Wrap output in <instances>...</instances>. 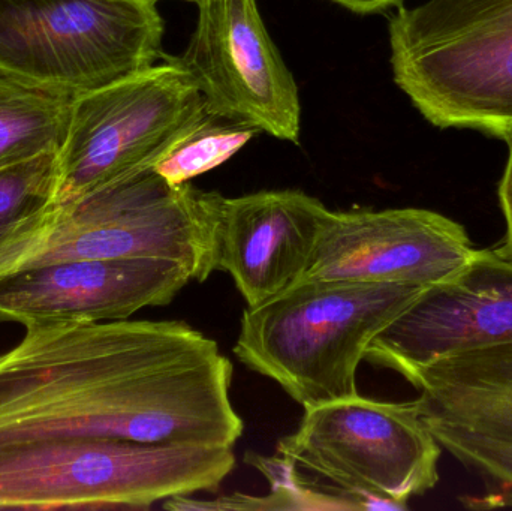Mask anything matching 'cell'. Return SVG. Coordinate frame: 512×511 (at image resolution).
Here are the masks:
<instances>
[{
    "label": "cell",
    "instance_id": "cell-1",
    "mask_svg": "<svg viewBox=\"0 0 512 511\" xmlns=\"http://www.w3.org/2000/svg\"><path fill=\"white\" fill-rule=\"evenodd\" d=\"M233 365L183 321L26 326L0 354V444L122 438L234 447Z\"/></svg>",
    "mask_w": 512,
    "mask_h": 511
},
{
    "label": "cell",
    "instance_id": "cell-2",
    "mask_svg": "<svg viewBox=\"0 0 512 511\" xmlns=\"http://www.w3.org/2000/svg\"><path fill=\"white\" fill-rule=\"evenodd\" d=\"M221 198L173 185L152 167L135 171L0 237V276L59 261L158 258L204 282L216 272Z\"/></svg>",
    "mask_w": 512,
    "mask_h": 511
},
{
    "label": "cell",
    "instance_id": "cell-3",
    "mask_svg": "<svg viewBox=\"0 0 512 511\" xmlns=\"http://www.w3.org/2000/svg\"><path fill=\"white\" fill-rule=\"evenodd\" d=\"M423 290L300 279L246 308L234 354L304 410L358 395L357 371L367 348Z\"/></svg>",
    "mask_w": 512,
    "mask_h": 511
},
{
    "label": "cell",
    "instance_id": "cell-4",
    "mask_svg": "<svg viewBox=\"0 0 512 511\" xmlns=\"http://www.w3.org/2000/svg\"><path fill=\"white\" fill-rule=\"evenodd\" d=\"M236 467L233 447L122 438L0 444V510H149L216 492Z\"/></svg>",
    "mask_w": 512,
    "mask_h": 511
},
{
    "label": "cell",
    "instance_id": "cell-5",
    "mask_svg": "<svg viewBox=\"0 0 512 511\" xmlns=\"http://www.w3.org/2000/svg\"><path fill=\"white\" fill-rule=\"evenodd\" d=\"M397 86L438 128L512 132V0H427L390 18Z\"/></svg>",
    "mask_w": 512,
    "mask_h": 511
},
{
    "label": "cell",
    "instance_id": "cell-6",
    "mask_svg": "<svg viewBox=\"0 0 512 511\" xmlns=\"http://www.w3.org/2000/svg\"><path fill=\"white\" fill-rule=\"evenodd\" d=\"M162 36L156 0H0V72L74 95L164 59Z\"/></svg>",
    "mask_w": 512,
    "mask_h": 511
},
{
    "label": "cell",
    "instance_id": "cell-7",
    "mask_svg": "<svg viewBox=\"0 0 512 511\" xmlns=\"http://www.w3.org/2000/svg\"><path fill=\"white\" fill-rule=\"evenodd\" d=\"M276 452L367 510H406L438 485L442 447L414 401L355 395L304 410Z\"/></svg>",
    "mask_w": 512,
    "mask_h": 511
},
{
    "label": "cell",
    "instance_id": "cell-8",
    "mask_svg": "<svg viewBox=\"0 0 512 511\" xmlns=\"http://www.w3.org/2000/svg\"><path fill=\"white\" fill-rule=\"evenodd\" d=\"M164 60L74 96L57 152L56 204L153 167L206 116L203 96L188 72L174 57Z\"/></svg>",
    "mask_w": 512,
    "mask_h": 511
},
{
    "label": "cell",
    "instance_id": "cell-9",
    "mask_svg": "<svg viewBox=\"0 0 512 511\" xmlns=\"http://www.w3.org/2000/svg\"><path fill=\"white\" fill-rule=\"evenodd\" d=\"M197 27L174 57L210 116L297 143V84L267 32L256 0H195Z\"/></svg>",
    "mask_w": 512,
    "mask_h": 511
},
{
    "label": "cell",
    "instance_id": "cell-10",
    "mask_svg": "<svg viewBox=\"0 0 512 511\" xmlns=\"http://www.w3.org/2000/svg\"><path fill=\"white\" fill-rule=\"evenodd\" d=\"M477 251L462 224L433 210H330L301 279L429 288L462 272Z\"/></svg>",
    "mask_w": 512,
    "mask_h": 511
},
{
    "label": "cell",
    "instance_id": "cell-11",
    "mask_svg": "<svg viewBox=\"0 0 512 511\" xmlns=\"http://www.w3.org/2000/svg\"><path fill=\"white\" fill-rule=\"evenodd\" d=\"M512 342V261L478 249L471 263L420 296L391 321L364 360L403 378L436 360Z\"/></svg>",
    "mask_w": 512,
    "mask_h": 511
},
{
    "label": "cell",
    "instance_id": "cell-12",
    "mask_svg": "<svg viewBox=\"0 0 512 511\" xmlns=\"http://www.w3.org/2000/svg\"><path fill=\"white\" fill-rule=\"evenodd\" d=\"M192 281L176 261L96 258L0 276V323H104L165 306Z\"/></svg>",
    "mask_w": 512,
    "mask_h": 511
},
{
    "label": "cell",
    "instance_id": "cell-13",
    "mask_svg": "<svg viewBox=\"0 0 512 511\" xmlns=\"http://www.w3.org/2000/svg\"><path fill=\"white\" fill-rule=\"evenodd\" d=\"M330 210L301 191L222 195L216 270L228 273L249 308L300 281Z\"/></svg>",
    "mask_w": 512,
    "mask_h": 511
},
{
    "label": "cell",
    "instance_id": "cell-14",
    "mask_svg": "<svg viewBox=\"0 0 512 511\" xmlns=\"http://www.w3.org/2000/svg\"><path fill=\"white\" fill-rule=\"evenodd\" d=\"M426 423L512 443V342L436 360L405 378Z\"/></svg>",
    "mask_w": 512,
    "mask_h": 511
},
{
    "label": "cell",
    "instance_id": "cell-15",
    "mask_svg": "<svg viewBox=\"0 0 512 511\" xmlns=\"http://www.w3.org/2000/svg\"><path fill=\"white\" fill-rule=\"evenodd\" d=\"M74 96L0 72V167L59 152Z\"/></svg>",
    "mask_w": 512,
    "mask_h": 511
},
{
    "label": "cell",
    "instance_id": "cell-16",
    "mask_svg": "<svg viewBox=\"0 0 512 511\" xmlns=\"http://www.w3.org/2000/svg\"><path fill=\"white\" fill-rule=\"evenodd\" d=\"M249 464L264 474L270 482L271 494L267 497H249L234 494L212 503L191 501L192 510H367L358 498L334 491L330 486L319 485L306 479L303 473L286 459L264 458L249 455Z\"/></svg>",
    "mask_w": 512,
    "mask_h": 511
},
{
    "label": "cell",
    "instance_id": "cell-17",
    "mask_svg": "<svg viewBox=\"0 0 512 511\" xmlns=\"http://www.w3.org/2000/svg\"><path fill=\"white\" fill-rule=\"evenodd\" d=\"M442 450L483 482L481 497L466 498L472 509H512V443L442 423H426Z\"/></svg>",
    "mask_w": 512,
    "mask_h": 511
},
{
    "label": "cell",
    "instance_id": "cell-18",
    "mask_svg": "<svg viewBox=\"0 0 512 511\" xmlns=\"http://www.w3.org/2000/svg\"><path fill=\"white\" fill-rule=\"evenodd\" d=\"M256 134L251 126L206 114L152 168L173 185H183L233 158Z\"/></svg>",
    "mask_w": 512,
    "mask_h": 511
},
{
    "label": "cell",
    "instance_id": "cell-19",
    "mask_svg": "<svg viewBox=\"0 0 512 511\" xmlns=\"http://www.w3.org/2000/svg\"><path fill=\"white\" fill-rule=\"evenodd\" d=\"M57 152L0 167V237L56 203Z\"/></svg>",
    "mask_w": 512,
    "mask_h": 511
},
{
    "label": "cell",
    "instance_id": "cell-20",
    "mask_svg": "<svg viewBox=\"0 0 512 511\" xmlns=\"http://www.w3.org/2000/svg\"><path fill=\"white\" fill-rule=\"evenodd\" d=\"M505 143L508 144V161L498 188L499 204L505 219V236L502 245L495 249L512 261V132Z\"/></svg>",
    "mask_w": 512,
    "mask_h": 511
},
{
    "label": "cell",
    "instance_id": "cell-21",
    "mask_svg": "<svg viewBox=\"0 0 512 511\" xmlns=\"http://www.w3.org/2000/svg\"><path fill=\"white\" fill-rule=\"evenodd\" d=\"M331 2L339 3L358 14H372V12L385 11L391 6L399 5L402 0H331Z\"/></svg>",
    "mask_w": 512,
    "mask_h": 511
},
{
    "label": "cell",
    "instance_id": "cell-22",
    "mask_svg": "<svg viewBox=\"0 0 512 511\" xmlns=\"http://www.w3.org/2000/svg\"><path fill=\"white\" fill-rule=\"evenodd\" d=\"M156 2H158V0H156ZM194 2H195V0H194Z\"/></svg>",
    "mask_w": 512,
    "mask_h": 511
}]
</instances>
